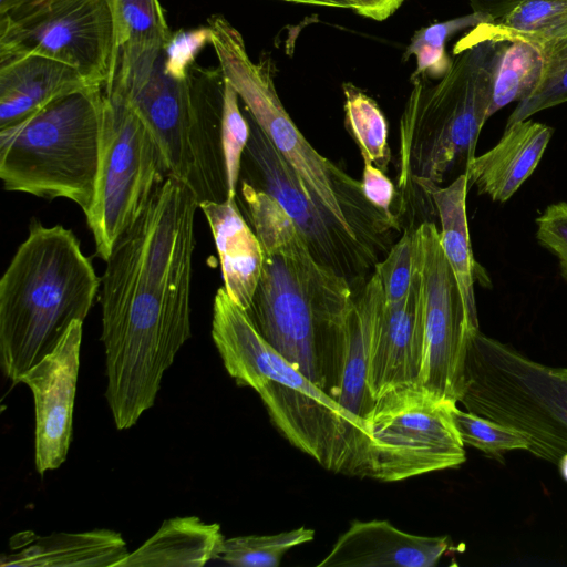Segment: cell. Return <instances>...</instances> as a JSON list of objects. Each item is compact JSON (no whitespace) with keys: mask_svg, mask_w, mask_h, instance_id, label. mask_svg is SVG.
I'll return each mask as SVG.
<instances>
[{"mask_svg":"<svg viewBox=\"0 0 567 567\" xmlns=\"http://www.w3.org/2000/svg\"><path fill=\"white\" fill-rule=\"evenodd\" d=\"M237 190L264 255L246 312L276 351L337 402L353 289L313 257L274 197L241 179Z\"/></svg>","mask_w":567,"mask_h":567,"instance_id":"6da1fadb","label":"cell"},{"mask_svg":"<svg viewBox=\"0 0 567 567\" xmlns=\"http://www.w3.org/2000/svg\"><path fill=\"white\" fill-rule=\"evenodd\" d=\"M212 338L228 374L259 394L291 445L326 470L368 477L365 425L276 351L224 286L214 298Z\"/></svg>","mask_w":567,"mask_h":567,"instance_id":"7a4b0ae2","label":"cell"},{"mask_svg":"<svg viewBox=\"0 0 567 567\" xmlns=\"http://www.w3.org/2000/svg\"><path fill=\"white\" fill-rule=\"evenodd\" d=\"M164 47L120 49L112 83L104 90L122 97L155 140L167 175L184 182L198 202L228 197L221 144L225 78L219 66L194 64L186 80L164 70Z\"/></svg>","mask_w":567,"mask_h":567,"instance_id":"3957f363","label":"cell"},{"mask_svg":"<svg viewBox=\"0 0 567 567\" xmlns=\"http://www.w3.org/2000/svg\"><path fill=\"white\" fill-rule=\"evenodd\" d=\"M101 279L71 229L30 225L0 280V367L19 378L89 315Z\"/></svg>","mask_w":567,"mask_h":567,"instance_id":"277c9868","label":"cell"},{"mask_svg":"<svg viewBox=\"0 0 567 567\" xmlns=\"http://www.w3.org/2000/svg\"><path fill=\"white\" fill-rule=\"evenodd\" d=\"M507 43L474 27L455 43L454 58L437 82L411 78L399 131L402 194L417 181L441 185L454 169L465 173L489 117L494 78Z\"/></svg>","mask_w":567,"mask_h":567,"instance_id":"5b68a950","label":"cell"},{"mask_svg":"<svg viewBox=\"0 0 567 567\" xmlns=\"http://www.w3.org/2000/svg\"><path fill=\"white\" fill-rule=\"evenodd\" d=\"M207 27L219 69L249 116L321 204L383 259L399 221L373 206L361 182L320 155L300 133L276 91L270 58L251 60L241 33L224 16H212Z\"/></svg>","mask_w":567,"mask_h":567,"instance_id":"8992f818","label":"cell"},{"mask_svg":"<svg viewBox=\"0 0 567 567\" xmlns=\"http://www.w3.org/2000/svg\"><path fill=\"white\" fill-rule=\"evenodd\" d=\"M104 89L66 94L0 130V178L9 192L65 198L89 212L104 123Z\"/></svg>","mask_w":567,"mask_h":567,"instance_id":"52a82bcc","label":"cell"},{"mask_svg":"<svg viewBox=\"0 0 567 567\" xmlns=\"http://www.w3.org/2000/svg\"><path fill=\"white\" fill-rule=\"evenodd\" d=\"M458 402L518 431L537 457L558 464L567 453V368L536 362L476 330L467 343Z\"/></svg>","mask_w":567,"mask_h":567,"instance_id":"ba28073f","label":"cell"},{"mask_svg":"<svg viewBox=\"0 0 567 567\" xmlns=\"http://www.w3.org/2000/svg\"><path fill=\"white\" fill-rule=\"evenodd\" d=\"M455 405L420 382L380 394L364 421L368 477L398 482L464 463V443L452 415Z\"/></svg>","mask_w":567,"mask_h":567,"instance_id":"9c48e42d","label":"cell"},{"mask_svg":"<svg viewBox=\"0 0 567 567\" xmlns=\"http://www.w3.org/2000/svg\"><path fill=\"white\" fill-rule=\"evenodd\" d=\"M197 208L194 192L166 176L105 261L100 300L141 288L190 290Z\"/></svg>","mask_w":567,"mask_h":567,"instance_id":"30bf717a","label":"cell"},{"mask_svg":"<svg viewBox=\"0 0 567 567\" xmlns=\"http://www.w3.org/2000/svg\"><path fill=\"white\" fill-rule=\"evenodd\" d=\"M101 154L94 196L85 214L95 254L106 261L138 218L167 172L147 126L118 95L105 93Z\"/></svg>","mask_w":567,"mask_h":567,"instance_id":"8fae6325","label":"cell"},{"mask_svg":"<svg viewBox=\"0 0 567 567\" xmlns=\"http://www.w3.org/2000/svg\"><path fill=\"white\" fill-rule=\"evenodd\" d=\"M120 44L111 0H37L0 17V59L40 54L110 86Z\"/></svg>","mask_w":567,"mask_h":567,"instance_id":"7c38bea8","label":"cell"},{"mask_svg":"<svg viewBox=\"0 0 567 567\" xmlns=\"http://www.w3.org/2000/svg\"><path fill=\"white\" fill-rule=\"evenodd\" d=\"M250 135L239 179L274 197L292 219L313 257L359 288L382 258L346 228L310 192L246 112Z\"/></svg>","mask_w":567,"mask_h":567,"instance_id":"4fadbf2b","label":"cell"},{"mask_svg":"<svg viewBox=\"0 0 567 567\" xmlns=\"http://www.w3.org/2000/svg\"><path fill=\"white\" fill-rule=\"evenodd\" d=\"M415 234L424 326V357L419 382L457 403L470 334L476 330L470 323L437 227L432 221H423L415 228Z\"/></svg>","mask_w":567,"mask_h":567,"instance_id":"5bb4252c","label":"cell"},{"mask_svg":"<svg viewBox=\"0 0 567 567\" xmlns=\"http://www.w3.org/2000/svg\"><path fill=\"white\" fill-rule=\"evenodd\" d=\"M83 321L75 320L59 344L18 380L32 392L34 463L40 475L59 468L72 440Z\"/></svg>","mask_w":567,"mask_h":567,"instance_id":"9a60e30c","label":"cell"},{"mask_svg":"<svg viewBox=\"0 0 567 567\" xmlns=\"http://www.w3.org/2000/svg\"><path fill=\"white\" fill-rule=\"evenodd\" d=\"M424 357V326L419 269L408 295L384 302L375 326L368 372V386L375 400L386 390L419 382Z\"/></svg>","mask_w":567,"mask_h":567,"instance_id":"2e32d148","label":"cell"},{"mask_svg":"<svg viewBox=\"0 0 567 567\" xmlns=\"http://www.w3.org/2000/svg\"><path fill=\"white\" fill-rule=\"evenodd\" d=\"M447 537L413 535L388 520L353 522L318 567H433Z\"/></svg>","mask_w":567,"mask_h":567,"instance_id":"e0dca14e","label":"cell"},{"mask_svg":"<svg viewBox=\"0 0 567 567\" xmlns=\"http://www.w3.org/2000/svg\"><path fill=\"white\" fill-rule=\"evenodd\" d=\"M553 134V127L530 118L505 126L496 145L470 162L468 185L493 202H507L534 173Z\"/></svg>","mask_w":567,"mask_h":567,"instance_id":"ac0fdd59","label":"cell"},{"mask_svg":"<svg viewBox=\"0 0 567 567\" xmlns=\"http://www.w3.org/2000/svg\"><path fill=\"white\" fill-rule=\"evenodd\" d=\"M92 86L71 65L40 54L0 59V130L47 104Z\"/></svg>","mask_w":567,"mask_h":567,"instance_id":"d6986e66","label":"cell"},{"mask_svg":"<svg viewBox=\"0 0 567 567\" xmlns=\"http://www.w3.org/2000/svg\"><path fill=\"white\" fill-rule=\"evenodd\" d=\"M1 556L2 567H117L130 554L121 534L110 529L39 536L21 532Z\"/></svg>","mask_w":567,"mask_h":567,"instance_id":"ffe728a7","label":"cell"},{"mask_svg":"<svg viewBox=\"0 0 567 567\" xmlns=\"http://www.w3.org/2000/svg\"><path fill=\"white\" fill-rule=\"evenodd\" d=\"M385 302L377 272L353 296L346 324L343 368L337 402L365 425L375 400L368 386L369 361L379 313Z\"/></svg>","mask_w":567,"mask_h":567,"instance_id":"44dd1931","label":"cell"},{"mask_svg":"<svg viewBox=\"0 0 567 567\" xmlns=\"http://www.w3.org/2000/svg\"><path fill=\"white\" fill-rule=\"evenodd\" d=\"M218 251L224 288L244 310L251 303L264 262L260 241L244 219L236 198L200 202Z\"/></svg>","mask_w":567,"mask_h":567,"instance_id":"7402d4cb","label":"cell"},{"mask_svg":"<svg viewBox=\"0 0 567 567\" xmlns=\"http://www.w3.org/2000/svg\"><path fill=\"white\" fill-rule=\"evenodd\" d=\"M414 187L421 189L437 213L443 252L457 281L470 323L474 330H478L474 295L478 270L473 257L466 216L467 175L460 174L445 187L429 181H417Z\"/></svg>","mask_w":567,"mask_h":567,"instance_id":"603a6c76","label":"cell"},{"mask_svg":"<svg viewBox=\"0 0 567 567\" xmlns=\"http://www.w3.org/2000/svg\"><path fill=\"white\" fill-rule=\"evenodd\" d=\"M225 538L218 524L174 517L117 567H200L218 558Z\"/></svg>","mask_w":567,"mask_h":567,"instance_id":"cb8c5ba5","label":"cell"},{"mask_svg":"<svg viewBox=\"0 0 567 567\" xmlns=\"http://www.w3.org/2000/svg\"><path fill=\"white\" fill-rule=\"evenodd\" d=\"M476 28L493 40L540 47L567 35V0H523L503 19Z\"/></svg>","mask_w":567,"mask_h":567,"instance_id":"d4e9b609","label":"cell"},{"mask_svg":"<svg viewBox=\"0 0 567 567\" xmlns=\"http://www.w3.org/2000/svg\"><path fill=\"white\" fill-rule=\"evenodd\" d=\"M346 124L364 163L386 171L390 162L388 124L378 103L350 82L342 85Z\"/></svg>","mask_w":567,"mask_h":567,"instance_id":"484cf974","label":"cell"},{"mask_svg":"<svg viewBox=\"0 0 567 567\" xmlns=\"http://www.w3.org/2000/svg\"><path fill=\"white\" fill-rule=\"evenodd\" d=\"M543 64L537 47L523 41L508 42L495 73L489 116L526 97L537 83Z\"/></svg>","mask_w":567,"mask_h":567,"instance_id":"4316f807","label":"cell"},{"mask_svg":"<svg viewBox=\"0 0 567 567\" xmlns=\"http://www.w3.org/2000/svg\"><path fill=\"white\" fill-rule=\"evenodd\" d=\"M537 48L544 58L540 76L529 94L517 102L506 126L567 102V35Z\"/></svg>","mask_w":567,"mask_h":567,"instance_id":"83f0119b","label":"cell"},{"mask_svg":"<svg viewBox=\"0 0 567 567\" xmlns=\"http://www.w3.org/2000/svg\"><path fill=\"white\" fill-rule=\"evenodd\" d=\"M315 538V530L299 527L275 535H248L225 539L218 556L236 567H277L291 548Z\"/></svg>","mask_w":567,"mask_h":567,"instance_id":"f1b7e54d","label":"cell"},{"mask_svg":"<svg viewBox=\"0 0 567 567\" xmlns=\"http://www.w3.org/2000/svg\"><path fill=\"white\" fill-rule=\"evenodd\" d=\"M120 49L126 45L165 47L172 31L159 0H111Z\"/></svg>","mask_w":567,"mask_h":567,"instance_id":"f546056e","label":"cell"},{"mask_svg":"<svg viewBox=\"0 0 567 567\" xmlns=\"http://www.w3.org/2000/svg\"><path fill=\"white\" fill-rule=\"evenodd\" d=\"M482 22L488 21L483 16L472 12L417 30L404 53V60L411 55L416 59V69L411 78L417 75H425L430 80L442 78L451 64L445 52L446 40L457 31L468 27L474 28Z\"/></svg>","mask_w":567,"mask_h":567,"instance_id":"4dcf8cb0","label":"cell"},{"mask_svg":"<svg viewBox=\"0 0 567 567\" xmlns=\"http://www.w3.org/2000/svg\"><path fill=\"white\" fill-rule=\"evenodd\" d=\"M452 415L464 445L473 446L488 455L528 449L526 437L512 427L462 411L457 405L453 408Z\"/></svg>","mask_w":567,"mask_h":567,"instance_id":"1f68e13d","label":"cell"},{"mask_svg":"<svg viewBox=\"0 0 567 567\" xmlns=\"http://www.w3.org/2000/svg\"><path fill=\"white\" fill-rule=\"evenodd\" d=\"M415 228L405 229L402 237L392 245L385 257L374 267L386 303L403 299L416 279L417 243Z\"/></svg>","mask_w":567,"mask_h":567,"instance_id":"d6a6232c","label":"cell"},{"mask_svg":"<svg viewBox=\"0 0 567 567\" xmlns=\"http://www.w3.org/2000/svg\"><path fill=\"white\" fill-rule=\"evenodd\" d=\"M250 135V126L240 109L239 95L225 80L221 144L226 162L228 199L236 198L241 158Z\"/></svg>","mask_w":567,"mask_h":567,"instance_id":"836d02e7","label":"cell"},{"mask_svg":"<svg viewBox=\"0 0 567 567\" xmlns=\"http://www.w3.org/2000/svg\"><path fill=\"white\" fill-rule=\"evenodd\" d=\"M206 44H210L208 27L172 32L163 50L165 72L177 80H186L196 56Z\"/></svg>","mask_w":567,"mask_h":567,"instance_id":"e575fe53","label":"cell"},{"mask_svg":"<svg viewBox=\"0 0 567 567\" xmlns=\"http://www.w3.org/2000/svg\"><path fill=\"white\" fill-rule=\"evenodd\" d=\"M535 223L538 244L556 257L559 274L567 282V202L548 205Z\"/></svg>","mask_w":567,"mask_h":567,"instance_id":"d590c367","label":"cell"},{"mask_svg":"<svg viewBox=\"0 0 567 567\" xmlns=\"http://www.w3.org/2000/svg\"><path fill=\"white\" fill-rule=\"evenodd\" d=\"M361 186L365 198L373 206L385 213L390 218L399 221L398 215L391 210L395 188L383 171L372 163H364Z\"/></svg>","mask_w":567,"mask_h":567,"instance_id":"8d00e7d4","label":"cell"},{"mask_svg":"<svg viewBox=\"0 0 567 567\" xmlns=\"http://www.w3.org/2000/svg\"><path fill=\"white\" fill-rule=\"evenodd\" d=\"M355 13L375 21L390 18L404 0H347Z\"/></svg>","mask_w":567,"mask_h":567,"instance_id":"74e56055","label":"cell"},{"mask_svg":"<svg viewBox=\"0 0 567 567\" xmlns=\"http://www.w3.org/2000/svg\"><path fill=\"white\" fill-rule=\"evenodd\" d=\"M523 0H468L472 12L483 16L488 22L503 19Z\"/></svg>","mask_w":567,"mask_h":567,"instance_id":"f35d334b","label":"cell"},{"mask_svg":"<svg viewBox=\"0 0 567 567\" xmlns=\"http://www.w3.org/2000/svg\"><path fill=\"white\" fill-rule=\"evenodd\" d=\"M287 2L311 4L328 8L350 9L347 0H282Z\"/></svg>","mask_w":567,"mask_h":567,"instance_id":"ab89813d","label":"cell"},{"mask_svg":"<svg viewBox=\"0 0 567 567\" xmlns=\"http://www.w3.org/2000/svg\"><path fill=\"white\" fill-rule=\"evenodd\" d=\"M37 0H0V17L14 12Z\"/></svg>","mask_w":567,"mask_h":567,"instance_id":"60d3db41","label":"cell"},{"mask_svg":"<svg viewBox=\"0 0 567 567\" xmlns=\"http://www.w3.org/2000/svg\"><path fill=\"white\" fill-rule=\"evenodd\" d=\"M557 465L559 466L561 476L567 481V453L563 455Z\"/></svg>","mask_w":567,"mask_h":567,"instance_id":"b9f144b4","label":"cell"}]
</instances>
